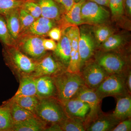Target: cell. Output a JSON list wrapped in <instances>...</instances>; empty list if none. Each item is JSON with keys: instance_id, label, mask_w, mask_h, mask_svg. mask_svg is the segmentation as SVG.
I'll use <instances>...</instances> for the list:
<instances>
[{"instance_id": "cell-1", "label": "cell", "mask_w": 131, "mask_h": 131, "mask_svg": "<svg viewBox=\"0 0 131 131\" xmlns=\"http://www.w3.org/2000/svg\"><path fill=\"white\" fill-rule=\"evenodd\" d=\"M52 77L56 89V98L62 104L75 97L86 86L81 74L66 70Z\"/></svg>"}, {"instance_id": "cell-2", "label": "cell", "mask_w": 131, "mask_h": 131, "mask_svg": "<svg viewBox=\"0 0 131 131\" xmlns=\"http://www.w3.org/2000/svg\"><path fill=\"white\" fill-rule=\"evenodd\" d=\"M34 114L47 123L60 124L67 117L62 103L55 97L40 99Z\"/></svg>"}, {"instance_id": "cell-3", "label": "cell", "mask_w": 131, "mask_h": 131, "mask_svg": "<svg viewBox=\"0 0 131 131\" xmlns=\"http://www.w3.org/2000/svg\"><path fill=\"white\" fill-rule=\"evenodd\" d=\"M95 90L101 99L106 96L117 97L126 94L127 90L124 73L108 75Z\"/></svg>"}, {"instance_id": "cell-4", "label": "cell", "mask_w": 131, "mask_h": 131, "mask_svg": "<svg viewBox=\"0 0 131 131\" xmlns=\"http://www.w3.org/2000/svg\"><path fill=\"white\" fill-rule=\"evenodd\" d=\"M5 57L19 78L22 75H31L35 70L36 62L18 49H8L5 52Z\"/></svg>"}, {"instance_id": "cell-5", "label": "cell", "mask_w": 131, "mask_h": 131, "mask_svg": "<svg viewBox=\"0 0 131 131\" xmlns=\"http://www.w3.org/2000/svg\"><path fill=\"white\" fill-rule=\"evenodd\" d=\"M109 12L103 6L86 0L81 9V16L83 24L97 25L103 24L110 17Z\"/></svg>"}, {"instance_id": "cell-6", "label": "cell", "mask_w": 131, "mask_h": 131, "mask_svg": "<svg viewBox=\"0 0 131 131\" xmlns=\"http://www.w3.org/2000/svg\"><path fill=\"white\" fill-rule=\"evenodd\" d=\"M95 61L109 75L124 73L126 62L119 54L110 51H103L96 57Z\"/></svg>"}, {"instance_id": "cell-7", "label": "cell", "mask_w": 131, "mask_h": 131, "mask_svg": "<svg viewBox=\"0 0 131 131\" xmlns=\"http://www.w3.org/2000/svg\"><path fill=\"white\" fill-rule=\"evenodd\" d=\"M75 97L86 103L89 106L90 111L84 122L85 127L97 118L101 114V102L102 99L96 93L95 90L85 86L78 93Z\"/></svg>"}, {"instance_id": "cell-8", "label": "cell", "mask_w": 131, "mask_h": 131, "mask_svg": "<svg viewBox=\"0 0 131 131\" xmlns=\"http://www.w3.org/2000/svg\"><path fill=\"white\" fill-rule=\"evenodd\" d=\"M85 85L95 89L109 75L96 61H88L81 69L80 73Z\"/></svg>"}, {"instance_id": "cell-9", "label": "cell", "mask_w": 131, "mask_h": 131, "mask_svg": "<svg viewBox=\"0 0 131 131\" xmlns=\"http://www.w3.org/2000/svg\"><path fill=\"white\" fill-rule=\"evenodd\" d=\"M68 27L64 32L70 42L71 52L70 61L66 71L71 73L80 74L81 62L78 47L80 28L77 26H71Z\"/></svg>"}, {"instance_id": "cell-10", "label": "cell", "mask_w": 131, "mask_h": 131, "mask_svg": "<svg viewBox=\"0 0 131 131\" xmlns=\"http://www.w3.org/2000/svg\"><path fill=\"white\" fill-rule=\"evenodd\" d=\"M66 68L51 55H45L36 62L35 70L31 75L35 78L53 77L66 70Z\"/></svg>"}, {"instance_id": "cell-11", "label": "cell", "mask_w": 131, "mask_h": 131, "mask_svg": "<svg viewBox=\"0 0 131 131\" xmlns=\"http://www.w3.org/2000/svg\"><path fill=\"white\" fill-rule=\"evenodd\" d=\"M80 30L78 47L81 69L84 64L89 61L93 56L96 46V40L93 34L89 30L83 28Z\"/></svg>"}, {"instance_id": "cell-12", "label": "cell", "mask_w": 131, "mask_h": 131, "mask_svg": "<svg viewBox=\"0 0 131 131\" xmlns=\"http://www.w3.org/2000/svg\"><path fill=\"white\" fill-rule=\"evenodd\" d=\"M43 40L42 38L36 36L26 38L20 45L22 52L32 59L39 61L46 54Z\"/></svg>"}, {"instance_id": "cell-13", "label": "cell", "mask_w": 131, "mask_h": 131, "mask_svg": "<svg viewBox=\"0 0 131 131\" xmlns=\"http://www.w3.org/2000/svg\"><path fill=\"white\" fill-rule=\"evenodd\" d=\"M67 117L75 118L85 121L89 113L88 104L76 97H74L62 104Z\"/></svg>"}, {"instance_id": "cell-14", "label": "cell", "mask_w": 131, "mask_h": 131, "mask_svg": "<svg viewBox=\"0 0 131 131\" xmlns=\"http://www.w3.org/2000/svg\"><path fill=\"white\" fill-rule=\"evenodd\" d=\"M36 95L39 99L55 97L56 89L52 77L43 76L35 78Z\"/></svg>"}, {"instance_id": "cell-15", "label": "cell", "mask_w": 131, "mask_h": 131, "mask_svg": "<svg viewBox=\"0 0 131 131\" xmlns=\"http://www.w3.org/2000/svg\"><path fill=\"white\" fill-rule=\"evenodd\" d=\"M71 52L70 42L64 33L58 41L54 52L56 59L63 64L66 69L70 61Z\"/></svg>"}, {"instance_id": "cell-16", "label": "cell", "mask_w": 131, "mask_h": 131, "mask_svg": "<svg viewBox=\"0 0 131 131\" xmlns=\"http://www.w3.org/2000/svg\"><path fill=\"white\" fill-rule=\"evenodd\" d=\"M120 122L115 118L112 115H99L97 118L91 122L86 128L88 131H109Z\"/></svg>"}, {"instance_id": "cell-17", "label": "cell", "mask_w": 131, "mask_h": 131, "mask_svg": "<svg viewBox=\"0 0 131 131\" xmlns=\"http://www.w3.org/2000/svg\"><path fill=\"white\" fill-rule=\"evenodd\" d=\"M117 97L116 107L112 115L120 122L131 118L130 95H124Z\"/></svg>"}, {"instance_id": "cell-18", "label": "cell", "mask_w": 131, "mask_h": 131, "mask_svg": "<svg viewBox=\"0 0 131 131\" xmlns=\"http://www.w3.org/2000/svg\"><path fill=\"white\" fill-rule=\"evenodd\" d=\"M39 5L42 11L41 16L58 20L61 16V6L54 0H34Z\"/></svg>"}, {"instance_id": "cell-19", "label": "cell", "mask_w": 131, "mask_h": 131, "mask_svg": "<svg viewBox=\"0 0 131 131\" xmlns=\"http://www.w3.org/2000/svg\"><path fill=\"white\" fill-rule=\"evenodd\" d=\"M19 79V86L13 98L36 95L35 78L31 75H24Z\"/></svg>"}, {"instance_id": "cell-20", "label": "cell", "mask_w": 131, "mask_h": 131, "mask_svg": "<svg viewBox=\"0 0 131 131\" xmlns=\"http://www.w3.org/2000/svg\"><path fill=\"white\" fill-rule=\"evenodd\" d=\"M47 123L37 116L15 123L12 131H42L47 127Z\"/></svg>"}, {"instance_id": "cell-21", "label": "cell", "mask_w": 131, "mask_h": 131, "mask_svg": "<svg viewBox=\"0 0 131 131\" xmlns=\"http://www.w3.org/2000/svg\"><path fill=\"white\" fill-rule=\"evenodd\" d=\"M3 105L6 106L9 108L14 124L22 122L36 116L34 114L24 109L10 99L4 102Z\"/></svg>"}, {"instance_id": "cell-22", "label": "cell", "mask_w": 131, "mask_h": 131, "mask_svg": "<svg viewBox=\"0 0 131 131\" xmlns=\"http://www.w3.org/2000/svg\"><path fill=\"white\" fill-rule=\"evenodd\" d=\"M55 26L54 20L41 16L35 20L28 29L33 34L43 35L48 34Z\"/></svg>"}, {"instance_id": "cell-23", "label": "cell", "mask_w": 131, "mask_h": 131, "mask_svg": "<svg viewBox=\"0 0 131 131\" xmlns=\"http://www.w3.org/2000/svg\"><path fill=\"white\" fill-rule=\"evenodd\" d=\"M19 9L13 10L5 15L6 19V22L8 29L13 40L17 39L20 32V23L19 19Z\"/></svg>"}, {"instance_id": "cell-24", "label": "cell", "mask_w": 131, "mask_h": 131, "mask_svg": "<svg viewBox=\"0 0 131 131\" xmlns=\"http://www.w3.org/2000/svg\"><path fill=\"white\" fill-rule=\"evenodd\" d=\"M86 0H81L75 3L71 9L66 13L64 19L71 26H78L84 24L81 16V9L83 4Z\"/></svg>"}, {"instance_id": "cell-25", "label": "cell", "mask_w": 131, "mask_h": 131, "mask_svg": "<svg viewBox=\"0 0 131 131\" xmlns=\"http://www.w3.org/2000/svg\"><path fill=\"white\" fill-rule=\"evenodd\" d=\"M10 100L14 101L24 109L34 114L35 108L40 99L35 95L12 98Z\"/></svg>"}, {"instance_id": "cell-26", "label": "cell", "mask_w": 131, "mask_h": 131, "mask_svg": "<svg viewBox=\"0 0 131 131\" xmlns=\"http://www.w3.org/2000/svg\"><path fill=\"white\" fill-rule=\"evenodd\" d=\"M93 30L95 39L97 43L100 45L114 32L112 27L103 24L95 26Z\"/></svg>"}, {"instance_id": "cell-27", "label": "cell", "mask_w": 131, "mask_h": 131, "mask_svg": "<svg viewBox=\"0 0 131 131\" xmlns=\"http://www.w3.org/2000/svg\"><path fill=\"white\" fill-rule=\"evenodd\" d=\"M14 124L8 107L0 106V131H12Z\"/></svg>"}, {"instance_id": "cell-28", "label": "cell", "mask_w": 131, "mask_h": 131, "mask_svg": "<svg viewBox=\"0 0 131 131\" xmlns=\"http://www.w3.org/2000/svg\"><path fill=\"white\" fill-rule=\"evenodd\" d=\"M62 131H84L86 127L81 120L67 117L59 124Z\"/></svg>"}, {"instance_id": "cell-29", "label": "cell", "mask_w": 131, "mask_h": 131, "mask_svg": "<svg viewBox=\"0 0 131 131\" xmlns=\"http://www.w3.org/2000/svg\"><path fill=\"white\" fill-rule=\"evenodd\" d=\"M124 38L118 34H112L101 44L103 51H111L118 49L124 43Z\"/></svg>"}, {"instance_id": "cell-30", "label": "cell", "mask_w": 131, "mask_h": 131, "mask_svg": "<svg viewBox=\"0 0 131 131\" xmlns=\"http://www.w3.org/2000/svg\"><path fill=\"white\" fill-rule=\"evenodd\" d=\"M25 0H0V15H4L22 7Z\"/></svg>"}, {"instance_id": "cell-31", "label": "cell", "mask_w": 131, "mask_h": 131, "mask_svg": "<svg viewBox=\"0 0 131 131\" xmlns=\"http://www.w3.org/2000/svg\"><path fill=\"white\" fill-rule=\"evenodd\" d=\"M19 19L20 23V32L21 30H24L29 28L36 20L22 7L19 9Z\"/></svg>"}, {"instance_id": "cell-32", "label": "cell", "mask_w": 131, "mask_h": 131, "mask_svg": "<svg viewBox=\"0 0 131 131\" xmlns=\"http://www.w3.org/2000/svg\"><path fill=\"white\" fill-rule=\"evenodd\" d=\"M0 39L6 45L12 46L13 39L9 34L6 22L0 15Z\"/></svg>"}, {"instance_id": "cell-33", "label": "cell", "mask_w": 131, "mask_h": 131, "mask_svg": "<svg viewBox=\"0 0 131 131\" xmlns=\"http://www.w3.org/2000/svg\"><path fill=\"white\" fill-rule=\"evenodd\" d=\"M22 7L26 9L35 19L41 16L42 11L39 5L34 1L27 0L25 1Z\"/></svg>"}, {"instance_id": "cell-34", "label": "cell", "mask_w": 131, "mask_h": 131, "mask_svg": "<svg viewBox=\"0 0 131 131\" xmlns=\"http://www.w3.org/2000/svg\"><path fill=\"white\" fill-rule=\"evenodd\" d=\"M112 14L114 17L118 18L124 14V0H110L108 4Z\"/></svg>"}, {"instance_id": "cell-35", "label": "cell", "mask_w": 131, "mask_h": 131, "mask_svg": "<svg viewBox=\"0 0 131 131\" xmlns=\"http://www.w3.org/2000/svg\"><path fill=\"white\" fill-rule=\"evenodd\" d=\"M130 118L120 121L112 130V131H130Z\"/></svg>"}, {"instance_id": "cell-36", "label": "cell", "mask_w": 131, "mask_h": 131, "mask_svg": "<svg viewBox=\"0 0 131 131\" xmlns=\"http://www.w3.org/2000/svg\"><path fill=\"white\" fill-rule=\"evenodd\" d=\"M48 34L51 39L57 41L60 40L62 36L61 30L60 28L57 27L52 28L48 33Z\"/></svg>"}, {"instance_id": "cell-37", "label": "cell", "mask_w": 131, "mask_h": 131, "mask_svg": "<svg viewBox=\"0 0 131 131\" xmlns=\"http://www.w3.org/2000/svg\"><path fill=\"white\" fill-rule=\"evenodd\" d=\"M61 7L63 8L66 13L71 9L75 3L74 0H54Z\"/></svg>"}, {"instance_id": "cell-38", "label": "cell", "mask_w": 131, "mask_h": 131, "mask_svg": "<svg viewBox=\"0 0 131 131\" xmlns=\"http://www.w3.org/2000/svg\"><path fill=\"white\" fill-rule=\"evenodd\" d=\"M43 45L46 50L54 51L56 47L57 44L55 40L50 39H44L43 40Z\"/></svg>"}, {"instance_id": "cell-39", "label": "cell", "mask_w": 131, "mask_h": 131, "mask_svg": "<svg viewBox=\"0 0 131 131\" xmlns=\"http://www.w3.org/2000/svg\"><path fill=\"white\" fill-rule=\"evenodd\" d=\"M124 11L129 16L131 15V0H124Z\"/></svg>"}, {"instance_id": "cell-40", "label": "cell", "mask_w": 131, "mask_h": 131, "mask_svg": "<svg viewBox=\"0 0 131 131\" xmlns=\"http://www.w3.org/2000/svg\"><path fill=\"white\" fill-rule=\"evenodd\" d=\"M45 131H62L59 124H51L49 126H47Z\"/></svg>"}, {"instance_id": "cell-41", "label": "cell", "mask_w": 131, "mask_h": 131, "mask_svg": "<svg viewBox=\"0 0 131 131\" xmlns=\"http://www.w3.org/2000/svg\"><path fill=\"white\" fill-rule=\"evenodd\" d=\"M126 83L127 89L129 93L131 94V71H129L127 75V77L126 80Z\"/></svg>"}, {"instance_id": "cell-42", "label": "cell", "mask_w": 131, "mask_h": 131, "mask_svg": "<svg viewBox=\"0 0 131 131\" xmlns=\"http://www.w3.org/2000/svg\"><path fill=\"white\" fill-rule=\"evenodd\" d=\"M103 6H108V4L110 0H88Z\"/></svg>"}, {"instance_id": "cell-43", "label": "cell", "mask_w": 131, "mask_h": 131, "mask_svg": "<svg viewBox=\"0 0 131 131\" xmlns=\"http://www.w3.org/2000/svg\"><path fill=\"white\" fill-rule=\"evenodd\" d=\"M74 1L75 3H77L79 2L80 1H81V0H74Z\"/></svg>"}, {"instance_id": "cell-44", "label": "cell", "mask_w": 131, "mask_h": 131, "mask_svg": "<svg viewBox=\"0 0 131 131\" xmlns=\"http://www.w3.org/2000/svg\"><path fill=\"white\" fill-rule=\"evenodd\" d=\"M31 1H33L34 0H31Z\"/></svg>"}, {"instance_id": "cell-45", "label": "cell", "mask_w": 131, "mask_h": 131, "mask_svg": "<svg viewBox=\"0 0 131 131\" xmlns=\"http://www.w3.org/2000/svg\"><path fill=\"white\" fill-rule=\"evenodd\" d=\"M25 1H27V0H25ZM30 1H31V0H30Z\"/></svg>"}]
</instances>
